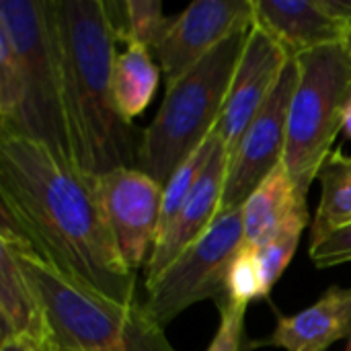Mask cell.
Masks as SVG:
<instances>
[{"instance_id": "1", "label": "cell", "mask_w": 351, "mask_h": 351, "mask_svg": "<svg viewBox=\"0 0 351 351\" xmlns=\"http://www.w3.org/2000/svg\"><path fill=\"white\" fill-rule=\"evenodd\" d=\"M0 239L27 241L64 276L121 304L136 300L97 195V179L60 162L41 144L0 134Z\"/></svg>"}, {"instance_id": "2", "label": "cell", "mask_w": 351, "mask_h": 351, "mask_svg": "<svg viewBox=\"0 0 351 351\" xmlns=\"http://www.w3.org/2000/svg\"><path fill=\"white\" fill-rule=\"evenodd\" d=\"M64 103L76 165L99 179L115 169L142 165V142L134 121L113 99L115 29L105 0H53Z\"/></svg>"}, {"instance_id": "3", "label": "cell", "mask_w": 351, "mask_h": 351, "mask_svg": "<svg viewBox=\"0 0 351 351\" xmlns=\"http://www.w3.org/2000/svg\"><path fill=\"white\" fill-rule=\"evenodd\" d=\"M43 308L53 337L70 351H177L146 304L115 302L45 263L27 241L0 239Z\"/></svg>"}, {"instance_id": "4", "label": "cell", "mask_w": 351, "mask_h": 351, "mask_svg": "<svg viewBox=\"0 0 351 351\" xmlns=\"http://www.w3.org/2000/svg\"><path fill=\"white\" fill-rule=\"evenodd\" d=\"M253 25L237 29L177 82L167 86L154 119L144 130L140 165L162 187L214 134Z\"/></svg>"}, {"instance_id": "5", "label": "cell", "mask_w": 351, "mask_h": 351, "mask_svg": "<svg viewBox=\"0 0 351 351\" xmlns=\"http://www.w3.org/2000/svg\"><path fill=\"white\" fill-rule=\"evenodd\" d=\"M0 31L14 49L23 82L12 136L41 144L60 162L80 171L64 103L53 0H0Z\"/></svg>"}, {"instance_id": "6", "label": "cell", "mask_w": 351, "mask_h": 351, "mask_svg": "<svg viewBox=\"0 0 351 351\" xmlns=\"http://www.w3.org/2000/svg\"><path fill=\"white\" fill-rule=\"evenodd\" d=\"M298 82L290 103L284 169L300 195H308L351 99V56L346 43L325 45L294 58Z\"/></svg>"}, {"instance_id": "7", "label": "cell", "mask_w": 351, "mask_h": 351, "mask_svg": "<svg viewBox=\"0 0 351 351\" xmlns=\"http://www.w3.org/2000/svg\"><path fill=\"white\" fill-rule=\"evenodd\" d=\"M243 247V210L220 212L204 237L146 286L148 300L144 304L152 319L160 327H167L189 306L202 300L218 302L224 298L232 259Z\"/></svg>"}, {"instance_id": "8", "label": "cell", "mask_w": 351, "mask_h": 351, "mask_svg": "<svg viewBox=\"0 0 351 351\" xmlns=\"http://www.w3.org/2000/svg\"><path fill=\"white\" fill-rule=\"evenodd\" d=\"M298 82V66L292 58L274 93L263 103L237 148L228 154V169L220 212L243 208L249 195L284 162L288 140V115Z\"/></svg>"}, {"instance_id": "9", "label": "cell", "mask_w": 351, "mask_h": 351, "mask_svg": "<svg viewBox=\"0 0 351 351\" xmlns=\"http://www.w3.org/2000/svg\"><path fill=\"white\" fill-rule=\"evenodd\" d=\"M97 195L125 265L146 267L160 232L165 187L142 169H115L97 179Z\"/></svg>"}, {"instance_id": "10", "label": "cell", "mask_w": 351, "mask_h": 351, "mask_svg": "<svg viewBox=\"0 0 351 351\" xmlns=\"http://www.w3.org/2000/svg\"><path fill=\"white\" fill-rule=\"evenodd\" d=\"M255 23L253 0H195L171 19L152 56L167 86L204 60L237 29Z\"/></svg>"}, {"instance_id": "11", "label": "cell", "mask_w": 351, "mask_h": 351, "mask_svg": "<svg viewBox=\"0 0 351 351\" xmlns=\"http://www.w3.org/2000/svg\"><path fill=\"white\" fill-rule=\"evenodd\" d=\"M290 60L292 56L255 23L237 64L220 121L214 130L228 154L237 148L243 134L274 93Z\"/></svg>"}, {"instance_id": "12", "label": "cell", "mask_w": 351, "mask_h": 351, "mask_svg": "<svg viewBox=\"0 0 351 351\" xmlns=\"http://www.w3.org/2000/svg\"><path fill=\"white\" fill-rule=\"evenodd\" d=\"M228 169V150L218 138V146L210 156L204 173L199 175L191 195L171 220V224L158 234L150 259L144 267L146 286L152 284L187 247H191L220 214L224 181Z\"/></svg>"}, {"instance_id": "13", "label": "cell", "mask_w": 351, "mask_h": 351, "mask_svg": "<svg viewBox=\"0 0 351 351\" xmlns=\"http://www.w3.org/2000/svg\"><path fill=\"white\" fill-rule=\"evenodd\" d=\"M255 23L263 27L292 58L343 43L348 25L327 12L323 0H253Z\"/></svg>"}, {"instance_id": "14", "label": "cell", "mask_w": 351, "mask_h": 351, "mask_svg": "<svg viewBox=\"0 0 351 351\" xmlns=\"http://www.w3.org/2000/svg\"><path fill=\"white\" fill-rule=\"evenodd\" d=\"M351 337V288H329L313 306L280 317L274 333L257 346L286 351H329L341 339Z\"/></svg>"}, {"instance_id": "15", "label": "cell", "mask_w": 351, "mask_h": 351, "mask_svg": "<svg viewBox=\"0 0 351 351\" xmlns=\"http://www.w3.org/2000/svg\"><path fill=\"white\" fill-rule=\"evenodd\" d=\"M306 208V197L300 195L284 165L278 167L243 204L245 245L255 249L263 245L286 220Z\"/></svg>"}, {"instance_id": "16", "label": "cell", "mask_w": 351, "mask_h": 351, "mask_svg": "<svg viewBox=\"0 0 351 351\" xmlns=\"http://www.w3.org/2000/svg\"><path fill=\"white\" fill-rule=\"evenodd\" d=\"M0 319L2 339L27 337L37 341L49 333V323L31 282L14 255L0 245Z\"/></svg>"}, {"instance_id": "17", "label": "cell", "mask_w": 351, "mask_h": 351, "mask_svg": "<svg viewBox=\"0 0 351 351\" xmlns=\"http://www.w3.org/2000/svg\"><path fill=\"white\" fill-rule=\"evenodd\" d=\"M158 84V64L142 45H128L113 64V99L123 119L134 121L148 103Z\"/></svg>"}, {"instance_id": "18", "label": "cell", "mask_w": 351, "mask_h": 351, "mask_svg": "<svg viewBox=\"0 0 351 351\" xmlns=\"http://www.w3.org/2000/svg\"><path fill=\"white\" fill-rule=\"evenodd\" d=\"M317 181L321 183V202L313 220L311 241L351 224V156L333 150L325 158Z\"/></svg>"}, {"instance_id": "19", "label": "cell", "mask_w": 351, "mask_h": 351, "mask_svg": "<svg viewBox=\"0 0 351 351\" xmlns=\"http://www.w3.org/2000/svg\"><path fill=\"white\" fill-rule=\"evenodd\" d=\"M111 16L115 37L128 45H142L150 53L162 39L171 19L162 14V4L156 0L105 2Z\"/></svg>"}, {"instance_id": "20", "label": "cell", "mask_w": 351, "mask_h": 351, "mask_svg": "<svg viewBox=\"0 0 351 351\" xmlns=\"http://www.w3.org/2000/svg\"><path fill=\"white\" fill-rule=\"evenodd\" d=\"M308 222H311L308 208H302L290 220H286L263 245L255 247V257H257L263 290L267 296H269L271 288L276 286V282L286 271V267L290 265V261L298 249L300 237H302L304 228L308 226Z\"/></svg>"}, {"instance_id": "21", "label": "cell", "mask_w": 351, "mask_h": 351, "mask_svg": "<svg viewBox=\"0 0 351 351\" xmlns=\"http://www.w3.org/2000/svg\"><path fill=\"white\" fill-rule=\"evenodd\" d=\"M218 146V136L216 132L175 171V175L169 179V183L165 185V195H162V218H160V232L171 224V220L179 214V210L183 208V204L187 202V197L191 195L199 175L204 173L210 156L214 154ZM158 232V234H160Z\"/></svg>"}, {"instance_id": "22", "label": "cell", "mask_w": 351, "mask_h": 351, "mask_svg": "<svg viewBox=\"0 0 351 351\" xmlns=\"http://www.w3.org/2000/svg\"><path fill=\"white\" fill-rule=\"evenodd\" d=\"M23 82L14 49L0 31V134H14L21 115Z\"/></svg>"}, {"instance_id": "23", "label": "cell", "mask_w": 351, "mask_h": 351, "mask_svg": "<svg viewBox=\"0 0 351 351\" xmlns=\"http://www.w3.org/2000/svg\"><path fill=\"white\" fill-rule=\"evenodd\" d=\"M226 298L232 302L249 306L253 300L267 298L255 257V249L243 247L237 257L232 259L230 271H228V282H226Z\"/></svg>"}, {"instance_id": "24", "label": "cell", "mask_w": 351, "mask_h": 351, "mask_svg": "<svg viewBox=\"0 0 351 351\" xmlns=\"http://www.w3.org/2000/svg\"><path fill=\"white\" fill-rule=\"evenodd\" d=\"M220 311V327L216 331V337L212 339V346L208 351H245V317L247 306L232 302L230 298H220L218 302Z\"/></svg>"}, {"instance_id": "25", "label": "cell", "mask_w": 351, "mask_h": 351, "mask_svg": "<svg viewBox=\"0 0 351 351\" xmlns=\"http://www.w3.org/2000/svg\"><path fill=\"white\" fill-rule=\"evenodd\" d=\"M311 259L319 269L351 263V224L311 241Z\"/></svg>"}, {"instance_id": "26", "label": "cell", "mask_w": 351, "mask_h": 351, "mask_svg": "<svg viewBox=\"0 0 351 351\" xmlns=\"http://www.w3.org/2000/svg\"><path fill=\"white\" fill-rule=\"evenodd\" d=\"M0 351H37L33 341L27 337H12V339H4L0 341Z\"/></svg>"}, {"instance_id": "27", "label": "cell", "mask_w": 351, "mask_h": 351, "mask_svg": "<svg viewBox=\"0 0 351 351\" xmlns=\"http://www.w3.org/2000/svg\"><path fill=\"white\" fill-rule=\"evenodd\" d=\"M33 346H35V350L37 351H70V350H66V348H64V346L53 337L51 329H49V333H47L45 337H41V339L33 341Z\"/></svg>"}, {"instance_id": "28", "label": "cell", "mask_w": 351, "mask_h": 351, "mask_svg": "<svg viewBox=\"0 0 351 351\" xmlns=\"http://www.w3.org/2000/svg\"><path fill=\"white\" fill-rule=\"evenodd\" d=\"M341 132L348 136L351 140V99L350 103H348V107H346V115H343V128H341Z\"/></svg>"}, {"instance_id": "29", "label": "cell", "mask_w": 351, "mask_h": 351, "mask_svg": "<svg viewBox=\"0 0 351 351\" xmlns=\"http://www.w3.org/2000/svg\"><path fill=\"white\" fill-rule=\"evenodd\" d=\"M346 45H348V49H350V56H351V25L350 29H348V37H346V41H343Z\"/></svg>"}, {"instance_id": "30", "label": "cell", "mask_w": 351, "mask_h": 351, "mask_svg": "<svg viewBox=\"0 0 351 351\" xmlns=\"http://www.w3.org/2000/svg\"><path fill=\"white\" fill-rule=\"evenodd\" d=\"M346 351H351V337L348 339V348H346Z\"/></svg>"}]
</instances>
